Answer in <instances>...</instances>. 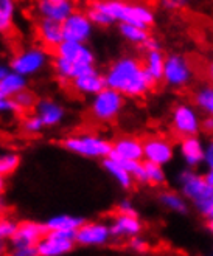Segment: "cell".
<instances>
[{
  "instance_id": "1",
  "label": "cell",
  "mask_w": 213,
  "mask_h": 256,
  "mask_svg": "<svg viewBox=\"0 0 213 256\" xmlns=\"http://www.w3.org/2000/svg\"><path fill=\"white\" fill-rule=\"evenodd\" d=\"M106 86L115 88L126 98H142L157 84L145 64L134 56H121L104 73Z\"/></svg>"
},
{
  "instance_id": "2",
  "label": "cell",
  "mask_w": 213,
  "mask_h": 256,
  "mask_svg": "<svg viewBox=\"0 0 213 256\" xmlns=\"http://www.w3.org/2000/svg\"><path fill=\"white\" fill-rule=\"evenodd\" d=\"M177 184L184 198L194 205L199 214L205 219H213V186L205 177L190 168L179 174Z\"/></svg>"
},
{
  "instance_id": "3",
  "label": "cell",
  "mask_w": 213,
  "mask_h": 256,
  "mask_svg": "<svg viewBox=\"0 0 213 256\" xmlns=\"http://www.w3.org/2000/svg\"><path fill=\"white\" fill-rule=\"evenodd\" d=\"M92 5L103 10L106 14H109L118 24H132L148 30L156 20L154 11L140 4H126L121 2V0H95Z\"/></svg>"
},
{
  "instance_id": "4",
  "label": "cell",
  "mask_w": 213,
  "mask_h": 256,
  "mask_svg": "<svg viewBox=\"0 0 213 256\" xmlns=\"http://www.w3.org/2000/svg\"><path fill=\"white\" fill-rule=\"evenodd\" d=\"M67 152L84 158H106L112 152V142L95 134H73L61 142Z\"/></svg>"
},
{
  "instance_id": "5",
  "label": "cell",
  "mask_w": 213,
  "mask_h": 256,
  "mask_svg": "<svg viewBox=\"0 0 213 256\" xmlns=\"http://www.w3.org/2000/svg\"><path fill=\"white\" fill-rule=\"evenodd\" d=\"M125 95L115 88L104 87L101 92L95 94L90 101V115L98 123H112L118 118L125 108Z\"/></svg>"
},
{
  "instance_id": "6",
  "label": "cell",
  "mask_w": 213,
  "mask_h": 256,
  "mask_svg": "<svg viewBox=\"0 0 213 256\" xmlns=\"http://www.w3.org/2000/svg\"><path fill=\"white\" fill-rule=\"evenodd\" d=\"M49 61H50V56H49L47 48L33 45V47L24 48L22 52H19L14 56L10 62V68L28 78V76H35V74L42 72L47 67Z\"/></svg>"
},
{
  "instance_id": "7",
  "label": "cell",
  "mask_w": 213,
  "mask_h": 256,
  "mask_svg": "<svg viewBox=\"0 0 213 256\" xmlns=\"http://www.w3.org/2000/svg\"><path fill=\"white\" fill-rule=\"evenodd\" d=\"M170 126L177 137H190L201 132V116L188 102H179L171 110Z\"/></svg>"
},
{
  "instance_id": "8",
  "label": "cell",
  "mask_w": 213,
  "mask_h": 256,
  "mask_svg": "<svg viewBox=\"0 0 213 256\" xmlns=\"http://www.w3.org/2000/svg\"><path fill=\"white\" fill-rule=\"evenodd\" d=\"M77 240L75 232L49 230L36 246L38 256H63L73 252Z\"/></svg>"
},
{
  "instance_id": "9",
  "label": "cell",
  "mask_w": 213,
  "mask_h": 256,
  "mask_svg": "<svg viewBox=\"0 0 213 256\" xmlns=\"http://www.w3.org/2000/svg\"><path fill=\"white\" fill-rule=\"evenodd\" d=\"M193 78V68L188 59L182 54H170L165 58V68H163V82L173 87L182 88L187 87Z\"/></svg>"
},
{
  "instance_id": "10",
  "label": "cell",
  "mask_w": 213,
  "mask_h": 256,
  "mask_svg": "<svg viewBox=\"0 0 213 256\" xmlns=\"http://www.w3.org/2000/svg\"><path fill=\"white\" fill-rule=\"evenodd\" d=\"M111 238L112 233L109 224L98 220H84L80 225V228L75 232V240L80 247H103L109 242Z\"/></svg>"
},
{
  "instance_id": "11",
  "label": "cell",
  "mask_w": 213,
  "mask_h": 256,
  "mask_svg": "<svg viewBox=\"0 0 213 256\" xmlns=\"http://www.w3.org/2000/svg\"><path fill=\"white\" fill-rule=\"evenodd\" d=\"M94 26L95 25L87 16V12L73 11L67 19L63 20L64 40L89 42V39L94 34Z\"/></svg>"
},
{
  "instance_id": "12",
  "label": "cell",
  "mask_w": 213,
  "mask_h": 256,
  "mask_svg": "<svg viewBox=\"0 0 213 256\" xmlns=\"http://www.w3.org/2000/svg\"><path fill=\"white\" fill-rule=\"evenodd\" d=\"M45 224L36 222V220H21L16 233L8 240L10 248H21V247H36L39 240L47 233Z\"/></svg>"
},
{
  "instance_id": "13",
  "label": "cell",
  "mask_w": 213,
  "mask_h": 256,
  "mask_svg": "<svg viewBox=\"0 0 213 256\" xmlns=\"http://www.w3.org/2000/svg\"><path fill=\"white\" fill-rule=\"evenodd\" d=\"M174 157V144L165 137L153 135L143 140V160L159 163L162 166L168 164Z\"/></svg>"
},
{
  "instance_id": "14",
  "label": "cell",
  "mask_w": 213,
  "mask_h": 256,
  "mask_svg": "<svg viewBox=\"0 0 213 256\" xmlns=\"http://www.w3.org/2000/svg\"><path fill=\"white\" fill-rule=\"evenodd\" d=\"M56 56H61L72 62L78 64H95V54L87 42H75V40H63L53 50Z\"/></svg>"
},
{
  "instance_id": "15",
  "label": "cell",
  "mask_w": 213,
  "mask_h": 256,
  "mask_svg": "<svg viewBox=\"0 0 213 256\" xmlns=\"http://www.w3.org/2000/svg\"><path fill=\"white\" fill-rule=\"evenodd\" d=\"M52 66L56 73V78L59 82L63 84H70L75 78L81 76L84 73L94 72L95 64H78V62H72L67 59L61 58V56H53L52 59Z\"/></svg>"
},
{
  "instance_id": "16",
  "label": "cell",
  "mask_w": 213,
  "mask_h": 256,
  "mask_svg": "<svg viewBox=\"0 0 213 256\" xmlns=\"http://www.w3.org/2000/svg\"><path fill=\"white\" fill-rule=\"evenodd\" d=\"M36 12L41 18L63 22L75 11L73 0H36Z\"/></svg>"
},
{
  "instance_id": "17",
  "label": "cell",
  "mask_w": 213,
  "mask_h": 256,
  "mask_svg": "<svg viewBox=\"0 0 213 256\" xmlns=\"http://www.w3.org/2000/svg\"><path fill=\"white\" fill-rule=\"evenodd\" d=\"M109 227H111L112 238H115V239H129L132 236H137V234L142 233L143 224L140 222L139 216L117 213L112 218Z\"/></svg>"
},
{
  "instance_id": "18",
  "label": "cell",
  "mask_w": 213,
  "mask_h": 256,
  "mask_svg": "<svg viewBox=\"0 0 213 256\" xmlns=\"http://www.w3.org/2000/svg\"><path fill=\"white\" fill-rule=\"evenodd\" d=\"M179 152L180 157L187 163L188 168H197L205 158V146L197 138V135H190V137H182L179 142Z\"/></svg>"
},
{
  "instance_id": "19",
  "label": "cell",
  "mask_w": 213,
  "mask_h": 256,
  "mask_svg": "<svg viewBox=\"0 0 213 256\" xmlns=\"http://www.w3.org/2000/svg\"><path fill=\"white\" fill-rule=\"evenodd\" d=\"M38 39L42 42L45 48L55 50L58 45L64 40V33H63V22L41 18L36 26Z\"/></svg>"
},
{
  "instance_id": "20",
  "label": "cell",
  "mask_w": 213,
  "mask_h": 256,
  "mask_svg": "<svg viewBox=\"0 0 213 256\" xmlns=\"http://www.w3.org/2000/svg\"><path fill=\"white\" fill-rule=\"evenodd\" d=\"M111 157L117 160H143V142L137 137H120L112 142Z\"/></svg>"
},
{
  "instance_id": "21",
  "label": "cell",
  "mask_w": 213,
  "mask_h": 256,
  "mask_svg": "<svg viewBox=\"0 0 213 256\" xmlns=\"http://www.w3.org/2000/svg\"><path fill=\"white\" fill-rule=\"evenodd\" d=\"M35 114L42 120L45 128H56L64 122L66 110L59 102L50 98L38 100L35 106Z\"/></svg>"
},
{
  "instance_id": "22",
  "label": "cell",
  "mask_w": 213,
  "mask_h": 256,
  "mask_svg": "<svg viewBox=\"0 0 213 256\" xmlns=\"http://www.w3.org/2000/svg\"><path fill=\"white\" fill-rule=\"evenodd\" d=\"M70 86L75 92L80 94V95H84V96H94L95 94L101 92L104 87H108L106 86L104 74H101L97 68L94 72L84 73V74H81V76L75 78L70 82Z\"/></svg>"
},
{
  "instance_id": "23",
  "label": "cell",
  "mask_w": 213,
  "mask_h": 256,
  "mask_svg": "<svg viewBox=\"0 0 213 256\" xmlns=\"http://www.w3.org/2000/svg\"><path fill=\"white\" fill-rule=\"evenodd\" d=\"M101 164H103V170L108 172L120 188L123 190H131L132 185H134V177L131 176V172L123 166V163H121L120 160L114 158V157H106L101 160Z\"/></svg>"
},
{
  "instance_id": "24",
  "label": "cell",
  "mask_w": 213,
  "mask_h": 256,
  "mask_svg": "<svg viewBox=\"0 0 213 256\" xmlns=\"http://www.w3.org/2000/svg\"><path fill=\"white\" fill-rule=\"evenodd\" d=\"M24 88H27V76L10 70L0 80V98H14Z\"/></svg>"
},
{
  "instance_id": "25",
  "label": "cell",
  "mask_w": 213,
  "mask_h": 256,
  "mask_svg": "<svg viewBox=\"0 0 213 256\" xmlns=\"http://www.w3.org/2000/svg\"><path fill=\"white\" fill-rule=\"evenodd\" d=\"M84 222L83 218L72 216V214H56L52 216L47 222L45 227L47 230H63V232H77L80 228V225Z\"/></svg>"
},
{
  "instance_id": "26",
  "label": "cell",
  "mask_w": 213,
  "mask_h": 256,
  "mask_svg": "<svg viewBox=\"0 0 213 256\" xmlns=\"http://www.w3.org/2000/svg\"><path fill=\"white\" fill-rule=\"evenodd\" d=\"M145 68L148 70V73L153 76L157 82H160L163 80V68H165V56L160 50H151L146 52L145 56Z\"/></svg>"
},
{
  "instance_id": "27",
  "label": "cell",
  "mask_w": 213,
  "mask_h": 256,
  "mask_svg": "<svg viewBox=\"0 0 213 256\" xmlns=\"http://www.w3.org/2000/svg\"><path fill=\"white\" fill-rule=\"evenodd\" d=\"M159 202L173 213H179V214H185L188 205L187 200L184 198V194H177L174 191H163L159 196Z\"/></svg>"
},
{
  "instance_id": "28",
  "label": "cell",
  "mask_w": 213,
  "mask_h": 256,
  "mask_svg": "<svg viewBox=\"0 0 213 256\" xmlns=\"http://www.w3.org/2000/svg\"><path fill=\"white\" fill-rule=\"evenodd\" d=\"M118 32H120L121 38H123L125 40H128L131 44H135V45H142L149 38L146 28L137 26V25H132V24H125V22L118 24Z\"/></svg>"
},
{
  "instance_id": "29",
  "label": "cell",
  "mask_w": 213,
  "mask_h": 256,
  "mask_svg": "<svg viewBox=\"0 0 213 256\" xmlns=\"http://www.w3.org/2000/svg\"><path fill=\"white\" fill-rule=\"evenodd\" d=\"M14 14H16V0H0V34L11 32Z\"/></svg>"
},
{
  "instance_id": "30",
  "label": "cell",
  "mask_w": 213,
  "mask_h": 256,
  "mask_svg": "<svg viewBox=\"0 0 213 256\" xmlns=\"http://www.w3.org/2000/svg\"><path fill=\"white\" fill-rule=\"evenodd\" d=\"M193 101L204 114L213 116V84L197 88L193 95Z\"/></svg>"
},
{
  "instance_id": "31",
  "label": "cell",
  "mask_w": 213,
  "mask_h": 256,
  "mask_svg": "<svg viewBox=\"0 0 213 256\" xmlns=\"http://www.w3.org/2000/svg\"><path fill=\"white\" fill-rule=\"evenodd\" d=\"M143 166H145V180H146L148 185L159 186V185L165 184L166 174H165V170H163L162 164L143 160Z\"/></svg>"
},
{
  "instance_id": "32",
  "label": "cell",
  "mask_w": 213,
  "mask_h": 256,
  "mask_svg": "<svg viewBox=\"0 0 213 256\" xmlns=\"http://www.w3.org/2000/svg\"><path fill=\"white\" fill-rule=\"evenodd\" d=\"M21 154L18 152H2L0 154V174L5 177L14 174L21 166Z\"/></svg>"
},
{
  "instance_id": "33",
  "label": "cell",
  "mask_w": 213,
  "mask_h": 256,
  "mask_svg": "<svg viewBox=\"0 0 213 256\" xmlns=\"http://www.w3.org/2000/svg\"><path fill=\"white\" fill-rule=\"evenodd\" d=\"M13 100L16 101L18 108L21 109V114H25V112H28V110L35 109L36 102H38L36 95H35L30 88H24L22 92H19Z\"/></svg>"
},
{
  "instance_id": "34",
  "label": "cell",
  "mask_w": 213,
  "mask_h": 256,
  "mask_svg": "<svg viewBox=\"0 0 213 256\" xmlns=\"http://www.w3.org/2000/svg\"><path fill=\"white\" fill-rule=\"evenodd\" d=\"M87 16L90 18V20L94 22V25L95 26H109V25H112V24H115V20L109 16V14H106L103 10H100V8H97L95 5H92L90 4L89 5V8H87Z\"/></svg>"
},
{
  "instance_id": "35",
  "label": "cell",
  "mask_w": 213,
  "mask_h": 256,
  "mask_svg": "<svg viewBox=\"0 0 213 256\" xmlns=\"http://www.w3.org/2000/svg\"><path fill=\"white\" fill-rule=\"evenodd\" d=\"M21 128L27 135H39L42 132V129L45 128V124L42 123V120L35 114V115H27L22 120Z\"/></svg>"
},
{
  "instance_id": "36",
  "label": "cell",
  "mask_w": 213,
  "mask_h": 256,
  "mask_svg": "<svg viewBox=\"0 0 213 256\" xmlns=\"http://www.w3.org/2000/svg\"><path fill=\"white\" fill-rule=\"evenodd\" d=\"M19 222L14 220L10 216H0V239L4 240H10L13 238V234L16 233Z\"/></svg>"
},
{
  "instance_id": "37",
  "label": "cell",
  "mask_w": 213,
  "mask_h": 256,
  "mask_svg": "<svg viewBox=\"0 0 213 256\" xmlns=\"http://www.w3.org/2000/svg\"><path fill=\"white\" fill-rule=\"evenodd\" d=\"M128 247H129V250H132L135 253H146L149 250V244L143 238H140V234L129 238L128 239Z\"/></svg>"
},
{
  "instance_id": "38",
  "label": "cell",
  "mask_w": 213,
  "mask_h": 256,
  "mask_svg": "<svg viewBox=\"0 0 213 256\" xmlns=\"http://www.w3.org/2000/svg\"><path fill=\"white\" fill-rule=\"evenodd\" d=\"M4 114H21V109L13 98H0V115Z\"/></svg>"
},
{
  "instance_id": "39",
  "label": "cell",
  "mask_w": 213,
  "mask_h": 256,
  "mask_svg": "<svg viewBox=\"0 0 213 256\" xmlns=\"http://www.w3.org/2000/svg\"><path fill=\"white\" fill-rule=\"evenodd\" d=\"M117 213H123V214H132V216H139V213H137L135 206L132 205L131 200L128 199H123L118 205H117Z\"/></svg>"
},
{
  "instance_id": "40",
  "label": "cell",
  "mask_w": 213,
  "mask_h": 256,
  "mask_svg": "<svg viewBox=\"0 0 213 256\" xmlns=\"http://www.w3.org/2000/svg\"><path fill=\"white\" fill-rule=\"evenodd\" d=\"M160 5L168 10V11H176L188 5V0H160Z\"/></svg>"
},
{
  "instance_id": "41",
  "label": "cell",
  "mask_w": 213,
  "mask_h": 256,
  "mask_svg": "<svg viewBox=\"0 0 213 256\" xmlns=\"http://www.w3.org/2000/svg\"><path fill=\"white\" fill-rule=\"evenodd\" d=\"M13 256H38V248L36 247H21V248H13L11 250Z\"/></svg>"
},
{
  "instance_id": "42",
  "label": "cell",
  "mask_w": 213,
  "mask_h": 256,
  "mask_svg": "<svg viewBox=\"0 0 213 256\" xmlns=\"http://www.w3.org/2000/svg\"><path fill=\"white\" fill-rule=\"evenodd\" d=\"M201 130L210 137H213V116L211 115H205L201 120Z\"/></svg>"
},
{
  "instance_id": "43",
  "label": "cell",
  "mask_w": 213,
  "mask_h": 256,
  "mask_svg": "<svg viewBox=\"0 0 213 256\" xmlns=\"http://www.w3.org/2000/svg\"><path fill=\"white\" fill-rule=\"evenodd\" d=\"M204 163L207 164L208 168H213V138L205 146V158H204Z\"/></svg>"
},
{
  "instance_id": "44",
  "label": "cell",
  "mask_w": 213,
  "mask_h": 256,
  "mask_svg": "<svg viewBox=\"0 0 213 256\" xmlns=\"http://www.w3.org/2000/svg\"><path fill=\"white\" fill-rule=\"evenodd\" d=\"M142 47L146 50V52H151V50H160V44H159V40L157 39H154V38H148L143 44H142Z\"/></svg>"
},
{
  "instance_id": "45",
  "label": "cell",
  "mask_w": 213,
  "mask_h": 256,
  "mask_svg": "<svg viewBox=\"0 0 213 256\" xmlns=\"http://www.w3.org/2000/svg\"><path fill=\"white\" fill-rule=\"evenodd\" d=\"M8 210H10L8 202L5 200L4 194H0V216H5L8 213Z\"/></svg>"
},
{
  "instance_id": "46",
  "label": "cell",
  "mask_w": 213,
  "mask_h": 256,
  "mask_svg": "<svg viewBox=\"0 0 213 256\" xmlns=\"http://www.w3.org/2000/svg\"><path fill=\"white\" fill-rule=\"evenodd\" d=\"M205 76H207V80L213 84V59L211 61L207 64V67H205Z\"/></svg>"
},
{
  "instance_id": "47",
  "label": "cell",
  "mask_w": 213,
  "mask_h": 256,
  "mask_svg": "<svg viewBox=\"0 0 213 256\" xmlns=\"http://www.w3.org/2000/svg\"><path fill=\"white\" fill-rule=\"evenodd\" d=\"M8 246H10V244H8V240L0 239V256L8 253Z\"/></svg>"
},
{
  "instance_id": "48",
  "label": "cell",
  "mask_w": 213,
  "mask_h": 256,
  "mask_svg": "<svg viewBox=\"0 0 213 256\" xmlns=\"http://www.w3.org/2000/svg\"><path fill=\"white\" fill-rule=\"evenodd\" d=\"M204 177H205V180L207 182L213 186V168H208V171L204 174Z\"/></svg>"
},
{
  "instance_id": "49",
  "label": "cell",
  "mask_w": 213,
  "mask_h": 256,
  "mask_svg": "<svg viewBox=\"0 0 213 256\" xmlns=\"http://www.w3.org/2000/svg\"><path fill=\"white\" fill-rule=\"evenodd\" d=\"M7 177L4 176V174H0V194H4V191H5V188H7V180H5Z\"/></svg>"
},
{
  "instance_id": "50",
  "label": "cell",
  "mask_w": 213,
  "mask_h": 256,
  "mask_svg": "<svg viewBox=\"0 0 213 256\" xmlns=\"http://www.w3.org/2000/svg\"><path fill=\"white\" fill-rule=\"evenodd\" d=\"M10 70H11V68H8L7 66H2V64H0V80H2Z\"/></svg>"
},
{
  "instance_id": "51",
  "label": "cell",
  "mask_w": 213,
  "mask_h": 256,
  "mask_svg": "<svg viewBox=\"0 0 213 256\" xmlns=\"http://www.w3.org/2000/svg\"><path fill=\"white\" fill-rule=\"evenodd\" d=\"M207 220V230L213 234V219H205Z\"/></svg>"
}]
</instances>
